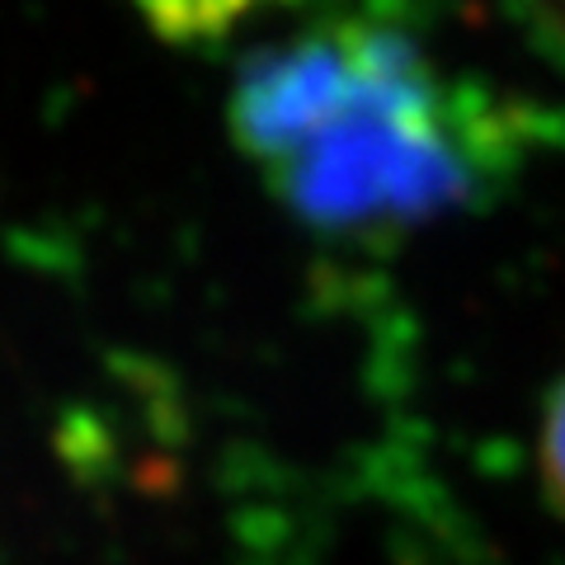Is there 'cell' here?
Returning <instances> with one entry per match:
<instances>
[{"label": "cell", "instance_id": "3957f363", "mask_svg": "<svg viewBox=\"0 0 565 565\" xmlns=\"http://www.w3.org/2000/svg\"><path fill=\"white\" fill-rule=\"evenodd\" d=\"M561 6H565V0H561Z\"/></svg>", "mask_w": 565, "mask_h": 565}, {"label": "cell", "instance_id": "7a4b0ae2", "mask_svg": "<svg viewBox=\"0 0 565 565\" xmlns=\"http://www.w3.org/2000/svg\"><path fill=\"white\" fill-rule=\"evenodd\" d=\"M537 462H542V486H546V494H552V504L565 514V377H561V386H556L552 405H546Z\"/></svg>", "mask_w": 565, "mask_h": 565}, {"label": "cell", "instance_id": "6da1fadb", "mask_svg": "<svg viewBox=\"0 0 565 565\" xmlns=\"http://www.w3.org/2000/svg\"><path fill=\"white\" fill-rule=\"evenodd\" d=\"M232 137L307 226L386 232L448 212L481 180L476 114L424 47L330 24L241 66Z\"/></svg>", "mask_w": 565, "mask_h": 565}]
</instances>
